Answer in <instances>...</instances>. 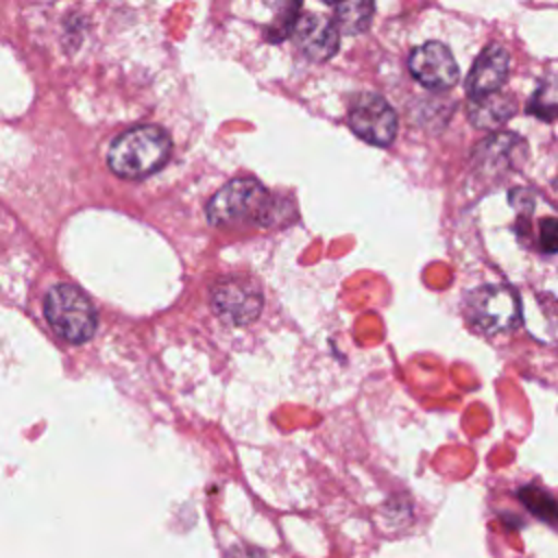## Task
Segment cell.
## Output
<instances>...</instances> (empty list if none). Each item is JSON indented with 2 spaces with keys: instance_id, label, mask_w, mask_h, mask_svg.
Instances as JSON below:
<instances>
[{
  "instance_id": "obj_2",
  "label": "cell",
  "mask_w": 558,
  "mask_h": 558,
  "mask_svg": "<svg viewBox=\"0 0 558 558\" xmlns=\"http://www.w3.org/2000/svg\"><path fill=\"white\" fill-rule=\"evenodd\" d=\"M277 218L275 198L251 177L233 179L222 185L207 205V220L216 227L251 220L255 225H272Z\"/></svg>"
},
{
  "instance_id": "obj_14",
  "label": "cell",
  "mask_w": 558,
  "mask_h": 558,
  "mask_svg": "<svg viewBox=\"0 0 558 558\" xmlns=\"http://www.w3.org/2000/svg\"><path fill=\"white\" fill-rule=\"evenodd\" d=\"M536 118L543 120H554L556 116V98H554V87L551 85H538V89L534 92L530 107H527Z\"/></svg>"
},
{
  "instance_id": "obj_10",
  "label": "cell",
  "mask_w": 558,
  "mask_h": 558,
  "mask_svg": "<svg viewBox=\"0 0 558 558\" xmlns=\"http://www.w3.org/2000/svg\"><path fill=\"white\" fill-rule=\"evenodd\" d=\"M514 109V100L506 94H499L497 89L484 96H475L469 102V118L480 129H495L504 124L508 118H512Z\"/></svg>"
},
{
  "instance_id": "obj_5",
  "label": "cell",
  "mask_w": 558,
  "mask_h": 558,
  "mask_svg": "<svg viewBox=\"0 0 558 558\" xmlns=\"http://www.w3.org/2000/svg\"><path fill=\"white\" fill-rule=\"evenodd\" d=\"M466 316L482 333H501L519 320L517 294L506 286H482L469 294Z\"/></svg>"
},
{
  "instance_id": "obj_17",
  "label": "cell",
  "mask_w": 558,
  "mask_h": 558,
  "mask_svg": "<svg viewBox=\"0 0 558 558\" xmlns=\"http://www.w3.org/2000/svg\"><path fill=\"white\" fill-rule=\"evenodd\" d=\"M323 2H329V4H336L338 0H323Z\"/></svg>"
},
{
  "instance_id": "obj_9",
  "label": "cell",
  "mask_w": 558,
  "mask_h": 558,
  "mask_svg": "<svg viewBox=\"0 0 558 558\" xmlns=\"http://www.w3.org/2000/svg\"><path fill=\"white\" fill-rule=\"evenodd\" d=\"M294 37L305 57L314 61L329 59L340 44V31L336 24L323 15H303L294 24Z\"/></svg>"
},
{
  "instance_id": "obj_11",
  "label": "cell",
  "mask_w": 558,
  "mask_h": 558,
  "mask_svg": "<svg viewBox=\"0 0 558 558\" xmlns=\"http://www.w3.org/2000/svg\"><path fill=\"white\" fill-rule=\"evenodd\" d=\"M375 11V0H338L333 24L347 35H360L368 28Z\"/></svg>"
},
{
  "instance_id": "obj_6",
  "label": "cell",
  "mask_w": 558,
  "mask_h": 558,
  "mask_svg": "<svg viewBox=\"0 0 558 558\" xmlns=\"http://www.w3.org/2000/svg\"><path fill=\"white\" fill-rule=\"evenodd\" d=\"M349 126L364 142L386 146L397 133V113L381 96L366 94L349 109Z\"/></svg>"
},
{
  "instance_id": "obj_1",
  "label": "cell",
  "mask_w": 558,
  "mask_h": 558,
  "mask_svg": "<svg viewBox=\"0 0 558 558\" xmlns=\"http://www.w3.org/2000/svg\"><path fill=\"white\" fill-rule=\"evenodd\" d=\"M170 135L155 124L135 126L109 148V168L124 179H142L157 172L170 157Z\"/></svg>"
},
{
  "instance_id": "obj_4",
  "label": "cell",
  "mask_w": 558,
  "mask_h": 558,
  "mask_svg": "<svg viewBox=\"0 0 558 558\" xmlns=\"http://www.w3.org/2000/svg\"><path fill=\"white\" fill-rule=\"evenodd\" d=\"M209 303L214 314L229 325H248L262 312V290L248 277L229 275L211 286Z\"/></svg>"
},
{
  "instance_id": "obj_8",
  "label": "cell",
  "mask_w": 558,
  "mask_h": 558,
  "mask_svg": "<svg viewBox=\"0 0 558 558\" xmlns=\"http://www.w3.org/2000/svg\"><path fill=\"white\" fill-rule=\"evenodd\" d=\"M510 68V54L501 44H490L486 46L480 57L475 59L469 76H466V92L471 98L484 96L490 92H497Z\"/></svg>"
},
{
  "instance_id": "obj_16",
  "label": "cell",
  "mask_w": 558,
  "mask_h": 558,
  "mask_svg": "<svg viewBox=\"0 0 558 558\" xmlns=\"http://www.w3.org/2000/svg\"><path fill=\"white\" fill-rule=\"evenodd\" d=\"M227 558H264V554H259L255 547H231Z\"/></svg>"
},
{
  "instance_id": "obj_12",
  "label": "cell",
  "mask_w": 558,
  "mask_h": 558,
  "mask_svg": "<svg viewBox=\"0 0 558 558\" xmlns=\"http://www.w3.org/2000/svg\"><path fill=\"white\" fill-rule=\"evenodd\" d=\"M266 4L272 11V22L266 28V37L270 41L286 39L294 31V24L299 20L301 0H266Z\"/></svg>"
},
{
  "instance_id": "obj_3",
  "label": "cell",
  "mask_w": 558,
  "mask_h": 558,
  "mask_svg": "<svg viewBox=\"0 0 558 558\" xmlns=\"http://www.w3.org/2000/svg\"><path fill=\"white\" fill-rule=\"evenodd\" d=\"M44 314L52 331L72 344L89 340L98 325L92 301L70 283H57L48 290L44 299Z\"/></svg>"
},
{
  "instance_id": "obj_13",
  "label": "cell",
  "mask_w": 558,
  "mask_h": 558,
  "mask_svg": "<svg viewBox=\"0 0 558 558\" xmlns=\"http://www.w3.org/2000/svg\"><path fill=\"white\" fill-rule=\"evenodd\" d=\"M519 499L534 517H538L547 523L556 521V501L549 493H545L536 486H525L519 490Z\"/></svg>"
},
{
  "instance_id": "obj_7",
  "label": "cell",
  "mask_w": 558,
  "mask_h": 558,
  "mask_svg": "<svg viewBox=\"0 0 558 558\" xmlns=\"http://www.w3.org/2000/svg\"><path fill=\"white\" fill-rule=\"evenodd\" d=\"M412 76L429 89H447L458 81V65L449 48L440 41H425L410 54Z\"/></svg>"
},
{
  "instance_id": "obj_15",
  "label": "cell",
  "mask_w": 558,
  "mask_h": 558,
  "mask_svg": "<svg viewBox=\"0 0 558 558\" xmlns=\"http://www.w3.org/2000/svg\"><path fill=\"white\" fill-rule=\"evenodd\" d=\"M556 235H558L556 220L554 218H545L541 222V248L545 253H554L556 251Z\"/></svg>"
}]
</instances>
